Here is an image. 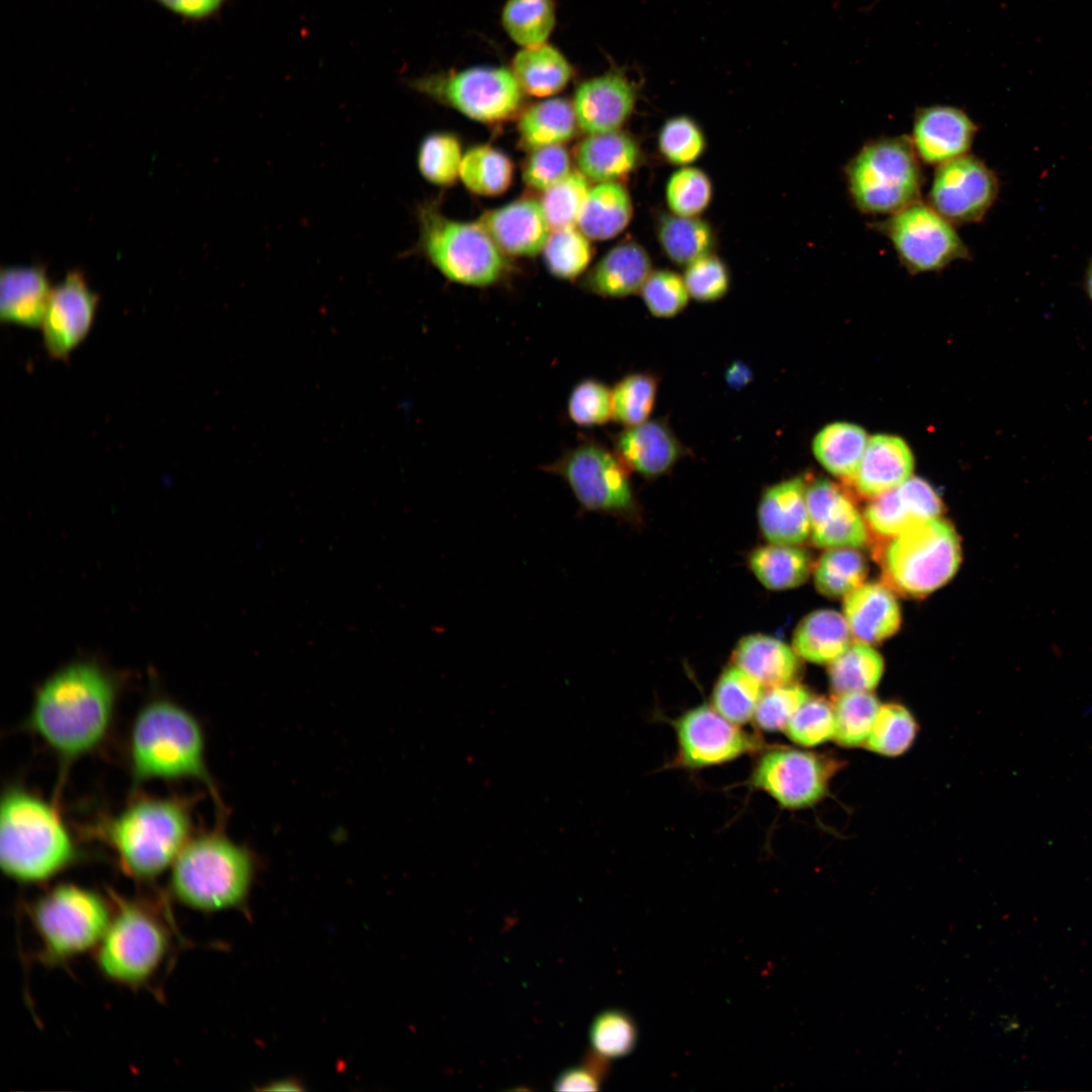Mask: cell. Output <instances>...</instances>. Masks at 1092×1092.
<instances>
[{
  "instance_id": "37",
  "label": "cell",
  "mask_w": 1092,
  "mask_h": 1092,
  "mask_svg": "<svg viewBox=\"0 0 1092 1092\" xmlns=\"http://www.w3.org/2000/svg\"><path fill=\"white\" fill-rule=\"evenodd\" d=\"M657 238L669 260L685 266L712 254L715 246V236L707 221L675 214L660 218Z\"/></svg>"
},
{
  "instance_id": "8",
  "label": "cell",
  "mask_w": 1092,
  "mask_h": 1092,
  "mask_svg": "<svg viewBox=\"0 0 1092 1092\" xmlns=\"http://www.w3.org/2000/svg\"><path fill=\"white\" fill-rule=\"evenodd\" d=\"M113 905L93 890L60 884L30 907L41 962L58 965L94 951L112 915Z\"/></svg>"
},
{
  "instance_id": "16",
  "label": "cell",
  "mask_w": 1092,
  "mask_h": 1092,
  "mask_svg": "<svg viewBox=\"0 0 1092 1092\" xmlns=\"http://www.w3.org/2000/svg\"><path fill=\"white\" fill-rule=\"evenodd\" d=\"M680 762L699 768L757 750V738L706 705L685 713L675 724Z\"/></svg>"
},
{
  "instance_id": "7",
  "label": "cell",
  "mask_w": 1092,
  "mask_h": 1092,
  "mask_svg": "<svg viewBox=\"0 0 1092 1092\" xmlns=\"http://www.w3.org/2000/svg\"><path fill=\"white\" fill-rule=\"evenodd\" d=\"M910 136L866 143L844 168L849 197L867 214L891 215L920 200L923 171Z\"/></svg>"
},
{
  "instance_id": "42",
  "label": "cell",
  "mask_w": 1092,
  "mask_h": 1092,
  "mask_svg": "<svg viewBox=\"0 0 1092 1092\" xmlns=\"http://www.w3.org/2000/svg\"><path fill=\"white\" fill-rule=\"evenodd\" d=\"M511 161L503 153L487 147H475L462 159L460 177L465 186L480 195H496L510 185Z\"/></svg>"
},
{
  "instance_id": "61",
  "label": "cell",
  "mask_w": 1092,
  "mask_h": 1092,
  "mask_svg": "<svg viewBox=\"0 0 1092 1092\" xmlns=\"http://www.w3.org/2000/svg\"><path fill=\"white\" fill-rule=\"evenodd\" d=\"M1086 289H1087V292H1088L1090 298L1092 299V263H1091V265H1090V267L1088 269V272H1087Z\"/></svg>"
},
{
  "instance_id": "51",
  "label": "cell",
  "mask_w": 1092,
  "mask_h": 1092,
  "mask_svg": "<svg viewBox=\"0 0 1092 1092\" xmlns=\"http://www.w3.org/2000/svg\"><path fill=\"white\" fill-rule=\"evenodd\" d=\"M567 414L577 426L592 428L603 426L613 419V392L604 382L587 378L572 388Z\"/></svg>"
},
{
  "instance_id": "56",
  "label": "cell",
  "mask_w": 1092,
  "mask_h": 1092,
  "mask_svg": "<svg viewBox=\"0 0 1092 1092\" xmlns=\"http://www.w3.org/2000/svg\"><path fill=\"white\" fill-rule=\"evenodd\" d=\"M689 294L700 302H713L726 295L730 275L726 265L710 254L689 264L684 274Z\"/></svg>"
},
{
  "instance_id": "12",
  "label": "cell",
  "mask_w": 1092,
  "mask_h": 1092,
  "mask_svg": "<svg viewBox=\"0 0 1092 1092\" xmlns=\"http://www.w3.org/2000/svg\"><path fill=\"white\" fill-rule=\"evenodd\" d=\"M873 226L890 241L911 274L939 271L971 257L953 224L920 200Z\"/></svg>"
},
{
  "instance_id": "43",
  "label": "cell",
  "mask_w": 1092,
  "mask_h": 1092,
  "mask_svg": "<svg viewBox=\"0 0 1092 1092\" xmlns=\"http://www.w3.org/2000/svg\"><path fill=\"white\" fill-rule=\"evenodd\" d=\"M832 706L836 741L844 746L864 743L880 709L877 698L870 691L847 692L837 694Z\"/></svg>"
},
{
  "instance_id": "57",
  "label": "cell",
  "mask_w": 1092,
  "mask_h": 1092,
  "mask_svg": "<svg viewBox=\"0 0 1092 1092\" xmlns=\"http://www.w3.org/2000/svg\"><path fill=\"white\" fill-rule=\"evenodd\" d=\"M569 170L567 151L560 145L545 146L535 149L528 159L524 179L533 188L547 190L568 175Z\"/></svg>"
},
{
  "instance_id": "59",
  "label": "cell",
  "mask_w": 1092,
  "mask_h": 1092,
  "mask_svg": "<svg viewBox=\"0 0 1092 1092\" xmlns=\"http://www.w3.org/2000/svg\"><path fill=\"white\" fill-rule=\"evenodd\" d=\"M164 8L186 19L202 20L215 14L225 0H155Z\"/></svg>"
},
{
  "instance_id": "52",
  "label": "cell",
  "mask_w": 1092,
  "mask_h": 1092,
  "mask_svg": "<svg viewBox=\"0 0 1092 1092\" xmlns=\"http://www.w3.org/2000/svg\"><path fill=\"white\" fill-rule=\"evenodd\" d=\"M658 148L669 163L688 165L702 156L706 139L694 119L678 115L667 119L660 128Z\"/></svg>"
},
{
  "instance_id": "2",
  "label": "cell",
  "mask_w": 1092,
  "mask_h": 1092,
  "mask_svg": "<svg viewBox=\"0 0 1092 1092\" xmlns=\"http://www.w3.org/2000/svg\"><path fill=\"white\" fill-rule=\"evenodd\" d=\"M78 849L58 810L39 796L9 787L0 807V866L22 884L47 882L72 866Z\"/></svg>"
},
{
  "instance_id": "60",
  "label": "cell",
  "mask_w": 1092,
  "mask_h": 1092,
  "mask_svg": "<svg viewBox=\"0 0 1092 1092\" xmlns=\"http://www.w3.org/2000/svg\"><path fill=\"white\" fill-rule=\"evenodd\" d=\"M752 379L753 373L750 367L739 360L731 363L725 372L726 383L734 389L745 387Z\"/></svg>"
},
{
  "instance_id": "36",
  "label": "cell",
  "mask_w": 1092,
  "mask_h": 1092,
  "mask_svg": "<svg viewBox=\"0 0 1092 1092\" xmlns=\"http://www.w3.org/2000/svg\"><path fill=\"white\" fill-rule=\"evenodd\" d=\"M577 120L573 106L563 98H551L529 107L521 116L519 131L529 149L560 145L575 131Z\"/></svg>"
},
{
  "instance_id": "62",
  "label": "cell",
  "mask_w": 1092,
  "mask_h": 1092,
  "mask_svg": "<svg viewBox=\"0 0 1092 1092\" xmlns=\"http://www.w3.org/2000/svg\"><path fill=\"white\" fill-rule=\"evenodd\" d=\"M1087 714H1092V705L1087 710H1085L1084 715H1087Z\"/></svg>"
},
{
  "instance_id": "23",
  "label": "cell",
  "mask_w": 1092,
  "mask_h": 1092,
  "mask_svg": "<svg viewBox=\"0 0 1092 1092\" xmlns=\"http://www.w3.org/2000/svg\"><path fill=\"white\" fill-rule=\"evenodd\" d=\"M807 482L792 477L768 486L757 508L760 530L769 543L799 545L810 537Z\"/></svg>"
},
{
  "instance_id": "20",
  "label": "cell",
  "mask_w": 1092,
  "mask_h": 1092,
  "mask_svg": "<svg viewBox=\"0 0 1092 1092\" xmlns=\"http://www.w3.org/2000/svg\"><path fill=\"white\" fill-rule=\"evenodd\" d=\"M637 99L634 82L623 71H611L582 82L574 94L578 125L589 134L619 130Z\"/></svg>"
},
{
  "instance_id": "53",
  "label": "cell",
  "mask_w": 1092,
  "mask_h": 1092,
  "mask_svg": "<svg viewBox=\"0 0 1092 1092\" xmlns=\"http://www.w3.org/2000/svg\"><path fill=\"white\" fill-rule=\"evenodd\" d=\"M786 733L795 743L804 746L821 744L834 737L833 706L823 698H809L787 724Z\"/></svg>"
},
{
  "instance_id": "4",
  "label": "cell",
  "mask_w": 1092,
  "mask_h": 1092,
  "mask_svg": "<svg viewBox=\"0 0 1092 1092\" xmlns=\"http://www.w3.org/2000/svg\"><path fill=\"white\" fill-rule=\"evenodd\" d=\"M221 825L191 837L171 867L170 892L185 907L215 912L241 906L249 896L257 857Z\"/></svg>"
},
{
  "instance_id": "28",
  "label": "cell",
  "mask_w": 1092,
  "mask_h": 1092,
  "mask_svg": "<svg viewBox=\"0 0 1092 1092\" xmlns=\"http://www.w3.org/2000/svg\"><path fill=\"white\" fill-rule=\"evenodd\" d=\"M646 250L635 242L613 248L587 275L584 286L604 297H626L641 290L652 272Z\"/></svg>"
},
{
  "instance_id": "18",
  "label": "cell",
  "mask_w": 1092,
  "mask_h": 1092,
  "mask_svg": "<svg viewBox=\"0 0 1092 1092\" xmlns=\"http://www.w3.org/2000/svg\"><path fill=\"white\" fill-rule=\"evenodd\" d=\"M812 543L821 548H859L867 544L866 520L839 486L819 478L806 485Z\"/></svg>"
},
{
  "instance_id": "47",
  "label": "cell",
  "mask_w": 1092,
  "mask_h": 1092,
  "mask_svg": "<svg viewBox=\"0 0 1092 1092\" xmlns=\"http://www.w3.org/2000/svg\"><path fill=\"white\" fill-rule=\"evenodd\" d=\"M713 187L708 175L698 168L684 167L671 174L665 198L673 214L696 217L710 204Z\"/></svg>"
},
{
  "instance_id": "40",
  "label": "cell",
  "mask_w": 1092,
  "mask_h": 1092,
  "mask_svg": "<svg viewBox=\"0 0 1092 1092\" xmlns=\"http://www.w3.org/2000/svg\"><path fill=\"white\" fill-rule=\"evenodd\" d=\"M763 686L737 665H731L715 685L714 709L728 721L742 725L754 716Z\"/></svg>"
},
{
  "instance_id": "3",
  "label": "cell",
  "mask_w": 1092,
  "mask_h": 1092,
  "mask_svg": "<svg viewBox=\"0 0 1092 1092\" xmlns=\"http://www.w3.org/2000/svg\"><path fill=\"white\" fill-rule=\"evenodd\" d=\"M128 754L134 785L152 780H195L209 790L223 812L206 765L202 727L181 706L167 700L144 706L131 725Z\"/></svg>"
},
{
  "instance_id": "41",
  "label": "cell",
  "mask_w": 1092,
  "mask_h": 1092,
  "mask_svg": "<svg viewBox=\"0 0 1092 1092\" xmlns=\"http://www.w3.org/2000/svg\"><path fill=\"white\" fill-rule=\"evenodd\" d=\"M867 574V561L855 548H829L816 564L814 582L826 597H845L862 584Z\"/></svg>"
},
{
  "instance_id": "31",
  "label": "cell",
  "mask_w": 1092,
  "mask_h": 1092,
  "mask_svg": "<svg viewBox=\"0 0 1092 1092\" xmlns=\"http://www.w3.org/2000/svg\"><path fill=\"white\" fill-rule=\"evenodd\" d=\"M851 631L843 615L818 610L806 616L793 635L796 653L814 663H830L851 643Z\"/></svg>"
},
{
  "instance_id": "19",
  "label": "cell",
  "mask_w": 1092,
  "mask_h": 1092,
  "mask_svg": "<svg viewBox=\"0 0 1092 1092\" xmlns=\"http://www.w3.org/2000/svg\"><path fill=\"white\" fill-rule=\"evenodd\" d=\"M977 131L962 108L931 105L916 109L910 139L920 161L939 166L968 154Z\"/></svg>"
},
{
  "instance_id": "25",
  "label": "cell",
  "mask_w": 1092,
  "mask_h": 1092,
  "mask_svg": "<svg viewBox=\"0 0 1092 1092\" xmlns=\"http://www.w3.org/2000/svg\"><path fill=\"white\" fill-rule=\"evenodd\" d=\"M913 468L914 458L907 443L898 436L879 434L869 438L851 483L859 494L875 498L904 483L912 476Z\"/></svg>"
},
{
  "instance_id": "15",
  "label": "cell",
  "mask_w": 1092,
  "mask_h": 1092,
  "mask_svg": "<svg viewBox=\"0 0 1092 1092\" xmlns=\"http://www.w3.org/2000/svg\"><path fill=\"white\" fill-rule=\"evenodd\" d=\"M833 765L824 757L794 748H776L761 755L752 785L791 809L804 808L826 793Z\"/></svg>"
},
{
  "instance_id": "48",
  "label": "cell",
  "mask_w": 1092,
  "mask_h": 1092,
  "mask_svg": "<svg viewBox=\"0 0 1092 1092\" xmlns=\"http://www.w3.org/2000/svg\"><path fill=\"white\" fill-rule=\"evenodd\" d=\"M543 250L550 272L564 279L578 276L590 260L586 237L573 226L553 230Z\"/></svg>"
},
{
  "instance_id": "17",
  "label": "cell",
  "mask_w": 1092,
  "mask_h": 1092,
  "mask_svg": "<svg viewBox=\"0 0 1092 1092\" xmlns=\"http://www.w3.org/2000/svg\"><path fill=\"white\" fill-rule=\"evenodd\" d=\"M98 302V295L79 271L69 272L53 288L40 326L44 348L52 358L67 359L87 337Z\"/></svg>"
},
{
  "instance_id": "58",
  "label": "cell",
  "mask_w": 1092,
  "mask_h": 1092,
  "mask_svg": "<svg viewBox=\"0 0 1092 1092\" xmlns=\"http://www.w3.org/2000/svg\"><path fill=\"white\" fill-rule=\"evenodd\" d=\"M606 1066L599 1060L587 1059L584 1065L562 1072L554 1083L557 1091H596L600 1088Z\"/></svg>"
},
{
  "instance_id": "22",
  "label": "cell",
  "mask_w": 1092,
  "mask_h": 1092,
  "mask_svg": "<svg viewBox=\"0 0 1092 1092\" xmlns=\"http://www.w3.org/2000/svg\"><path fill=\"white\" fill-rule=\"evenodd\" d=\"M614 450L630 470L644 477L667 473L686 454L684 445L663 419L625 427L615 437Z\"/></svg>"
},
{
  "instance_id": "27",
  "label": "cell",
  "mask_w": 1092,
  "mask_h": 1092,
  "mask_svg": "<svg viewBox=\"0 0 1092 1092\" xmlns=\"http://www.w3.org/2000/svg\"><path fill=\"white\" fill-rule=\"evenodd\" d=\"M52 290L43 267L2 268L1 321L29 328L40 327Z\"/></svg>"
},
{
  "instance_id": "6",
  "label": "cell",
  "mask_w": 1092,
  "mask_h": 1092,
  "mask_svg": "<svg viewBox=\"0 0 1092 1092\" xmlns=\"http://www.w3.org/2000/svg\"><path fill=\"white\" fill-rule=\"evenodd\" d=\"M112 915L94 950L100 973L109 981L141 987L161 970L171 949V932L153 905L111 892Z\"/></svg>"
},
{
  "instance_id": "50",
  "label": "cell",
  "mask_w": 1092,
  "mask_h": 1092,
  "mask_svg": "<svg viewBox=\"0 0 1092 1092\" xmlns=\"http://www.w3.org/2000/svg\"><path fill=\"white\" fill-rule=\"evenodd\" d=\"M594 1051L606 1059L629 1055L637 1043L638 1032L633 1019L620 1010L600 1013L590 1026Z\"/></svg>"
},
{
  "instance_id": "26",
  "label": "cell",
  "mask_w": 1092,
  "mask_h": 1092,
  "mask_svg": "<svg viewBox=\"0 0 1092 1092\" xmlns=\"http://www.w3.org/2000/svg\"><path fill=\"white\" fill-rule=\"evenodd\" d=\"M843 616L852 636L869 644L880 643L897 632L901 611L890 586L862 583L844 597Z\"/></svg>"
},
{
  "instance_id": "30",
  "label": "cell",
  "mask_w": 1092,
  "mask_h": 1092,
  "mask_svg": "<svg viewBox=\"0 0 1092 1092\" xmlns=\"http://www.w3.org/2000/svg\"><path fill=\"white\" fill-rule=\"evenodd\" d=\"M636 141L623 131L590 134L578 146L575 159L580 172L598 182H611L631 173L640 161Z\"/></svg>"
},
{
  "instance_id": "33",
  "label": "cell",
  "mask_w": 1092,
  "mask_h": 1092,
  "mask_svg": "<svg viewBox=\"0 0 1092 1092\" xmlns=\"http://www.w3.org/2000/svg\"><path fill=\"white\" fill-rule=\"evenodd\" d=\"M632 210L630 195L622 184L601 182L589 189L577 224L586 238L611 239L628 225Z\"/></svg>"
},
{
  "instance_id": "55",
  "label": "cell",
  "mask_w": 1092,
  "mask_h": 1092,
  "mask_svg": "<svg viewBox=\"0 0 1092 1092\" xmlns=\"http://www.w3.org/2000/svg\"><path fill=\"white\" fill-rule=\"evenodd\" d=\"M809 698L808 691L794 682L768 688L758 701L753 719L764 731L785 729L793 715Z\"/></svg>"
},
{
  "instance_id": "45",
  "label": "cell",
  "mask_w": 1092,
  "mask_h": 1092,
  "mask_svg": "<svg viewBox=\"0 0 1092 1092\" xmlns=\"http://www.w3.org/2000/svg\"><path fill=\"white\" fill-rule=\"evenodd\" d=\"M916 723L910 712L898 704L880 706L867 747L877 753L895 756L906 751L914 740Z\"/></svg>"
},
{
  "instance_id": "11",
  "label": "cell",
  "mask_w": 1092,
  "mask_h": 1092,
  "mask_svg": "<svg viewBox=\"0 0 1092 1092\" xmlns=\"http://www.w3.org/2000/svg\"><path fill=\"white\" fill-rule=\"evenodd\" d=\"M544 470L566 482L583 511L620 514L634 504L630 469L615 450L594 440L568 449Z\"/></svg>"
},
{
  "instance_id": "24",
  "label": "cell",
  "mask_w": 1092,
  "mask_h": 1092,
  "mask_svg": "<svg viewBox=\"0 0 1092 1092\" xmlns=\"http://www.w3.org/2000/svg\"><path fill=\"white\" fill-rule=\"evenodd\" d=\"M478 222L499 249L512 255H536L550 235L541 203L532 199L487 211Z\"/></svg>"
},
{
  "instance_id": "13",
  "label": "cell",
  "mask_w": 1092,
  "mask_h": 1092,
  "mask_svg": "<svg viewBox=\"0 0 1092 1092\" xmlns=\"http://www.w3.org/2000/svg\"><path fill=\"white\" fill-rule=\"evenodd\" d=\"M412 86L470 118L486 122L513 115L523 97L513 72L500 67H472L447 75L429 76L415 80Z\"/></svg>"
},
{
  "instance_id": "46",
  "label": "cell",
  "mask_w": 1092,
  "mask_h": 1092,
  "mask_svg": "<svg viewBox=\"0 0 1092 1092\" xmlns=\"http://www.w3.org/2000/svg\"><path fill=\"white\" fill-rule=\"evenodd\" d=\"M588 192L585 176L576 171L545 190L541 205L550 229L569 228L577 223Z\"/></svg>"
},
{
  "instance_id": "38",
  "label": "cell",
  "mask_w": 1092,
  "mask_h": 1092,
  "mask_svg": "<svg viewBox=\"0 0 1092 1092\" xmlns=\"http://www.w3.org/2000/svg\"><path fill=\"white\" fill-rule=\"evenodd\" d=\"M884 660L872 644L858 641L829 663V679L836 694L873 690L880 681Z\"/></svg>"
},
{
  "instance_id": "5",
  "label": "cell",
  "mask_w": 1092,
  "mask_h": 1092,
  "mask_svg": "<svg viewBox=\"0 0 1092 1092\" xmlns=\"http://www.w3.org/2000/svg\"><path fill=\"white\" fill-rule=\"evenodd\" d=\"M191 830L184 801L142 798L110 818L102 831L127 875L152 880L172 867Z\"/></svg>"
},
{
  "instance_id": "54",
  "label": "cell",
  "mask_w": 1092,
  "mask_h": 1092,
  "mask_svg": "<svg viewBox=\"0 0 1092 1092\" xmlns=\"http://www.w3.org/2000/svg\"><path fill=\"white\" fill-rule=\"evenodd\" d=\"M640 293L649 312L660 318L680 313L690 298L684 277L670 270L651 272Z\"/></svg>"
},
{
  "instance_id": "10",
  "label": "cell",
  "mask_w": 1092,
  "mask_h": 1092,
  "mask_svg": "<svg viewBox=\"0 0 1092 1092\" xmlns=\"http://www.w3.org/2000/svg\"><path fill=\"white\" fill-rule=\"evenodd\" d=\"M419 219L421 249L447 278L473 286L500 278L506 260L479 222L448 219L430 205L420 207Z\"/></svg>"
},
{
  "instance_id": "35",
  "label": "cell",
  "mask_w": 1092,
  "mask_h": 1092,
  "mask_svg": "<svg viewBox=\"0 0 1092 1092\" xmlns=\"http://www.w3.org/2000/svg\"><path fill=\"white\" fill-rule=\"evenodd\" d=\"M748 565L763 586L785 590L805 582L813 562L810 553L798 545L769 543L751 552Z\"/></svg>"
},
{
  "instance_id": "39",
  "label": "cell",
  "mask_w": 1092,
  "mask_h": 1092,
  "mask_svg": "<svg viewBox=\"0 0 1092 1092\" xmlns=\"http://www.w3.org/2000/svg\"><path fill=\"white\" fill-rule=\"evenodd\" d=\"M555 19L553 0H508L502 11L503 27L522 48L546 42Z\"/></svg>"
},
{
  "instance_id": "34",
  "label": "cell",
  "mask_w": 1092,
  "mask_h": 1092,
  "mask_svg": "<svg viewBox=\"0 0 1092 1092\" xmlns=\"http://www.w3.org/2000/svg\"><path fill=\"white\" fill-rule=\"evenodd\" d=\"M868 441V434L861 427L835 422L826 425L815 435L812 451L829 473L851 482Z\"/></svg>"
},
{
  "instance_id": "44",
  "label": "cell",
  "mask_w": 1092,
  "mask_h": 1092,
  "mask_svg": "<svg viewBox=\"0 0 1092 1092\" xmlns=\"http://www.w3.org/2000/svg\"><path fill=\"white\" fill-rule=\"evenodd\" d=\"M659 379L650 372H634L619 380L613 392V420L631 427L649 419L654 408Z\"/></svg>"
},
{
  "instance_id": "1",
  "label": "cell",
  "mask_w": 1092,
  "mask_h": 1092,
  "mask_svg": "<svg viewBox=\"0 0 1092 1092\" xmlns=\"http://www.w3.org/2000/svg\"><path fill=\"white\" fill-rule=\"evenodd\" d=\"M116 698L114 680L98 665L70 664L37 690L26 728L57 754L66 768L103 742L113 721Z\"/></svg>"
},
{
  "instance_id": "32",
  "label": "cell",
  "mask_w": 1092,
  "mask_h": 1092,
  "mask_svg": "<svg viewBox=\"0 0 1092 1092\" xmlns=\"http://www.w3.org/2000/svg\"><path fill=\"white\" fill-rule=\"evenodd\" d=\"M512 72L523 91L537 97L559 92L572 76L563 54L549 43L523 48L513 59Z\"/></svg>"
},
{
  "instance_id": "29",
  "label": "cell",
  "mask_w": 1092,
  "mask_h": 1092,
  "mask_svg": "<svg viewBox=\"0 0 1092 1092\" xmlns=\"http://www.w3.org/2000/svg\"><path fill=\"white\" fill-rule=\"evenodd\" d=\"M799 655L778 638L764 634L743 637L733 652L734 664L765 688L793 682L800 672Z\"/></svg>"
},
{
  "instance_id": "14",
  "label": "cell",
  "mask_w": 1092,
  "mask_h": 1092,
  "mask_svg": "<svg viewBox=\"0 0 1092 1092\" xmlns=\"http://www.w3.org/2000/svg\"><path fill=\"white\" fill-rule=\"evenodd\" d=\"M998 192L993 170L966 154L937 166L927 204L952 224L973 223L984 218Z\"/></svg>"
},
{
  "instance_id": "9",
  "label": "cell",
  "mask_w": 1092,
  "mask_h": 1092,
  "mask_svg": "<svg viewBox=\"0 0 1092 1092\" xmlns=\"http://www.w3.org/2000/svg\"><path fill=\"white\" fill-rule=\"evenodd\" d=\"M887 584L910 597H924L948 582L962 558L952 526L935 518L890 538L881 552Z\"/></svg>"
},
{
  "instance_id": "49",
  "label": "cell",
  "mask_w": 1092,
  "mask_h": 1092,
  "mask_svg": "<svg viewBox=\"0 0 1092 1092\" xmlns=\"http://www.w3.org/2000/svg\"><path fill=\"white\" fill-rule=\"evenodd\" d=\"M462 159L459 142L454 136L435 133L422 142L418 166L421 174L430 182L449 185L460 175Z\"/></svg>"
},
{
  "instance_id": "21",
  "label": "cell",
  "mask_w": 1092,
  "mask_h": 1092,
  "mask_svg": "<svg viewBox=\"0 0 1092 1092\" xmlns=\"http://www.w3.org/2000/svg\"><path fill=\"white\" fill-rule=\"evenodd\" d=\"M943 511L940 497L924 479L911 476L904 483L875 498L867 506L864 520L876 534L893 538Z\"/></svg>"
}]
</instances>
